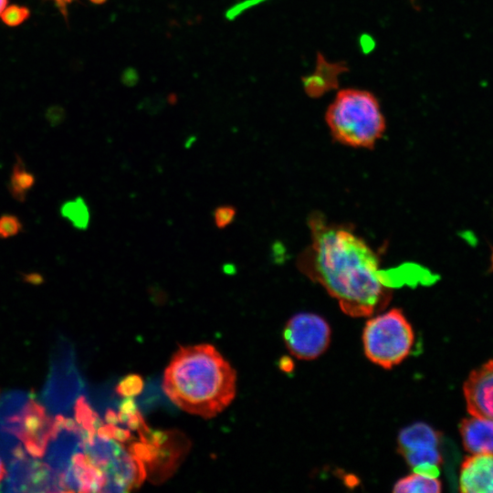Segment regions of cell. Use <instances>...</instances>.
<instances>
[{
  "label": "cell",
  "instance_id": "cell-1",
  "mask_svg": "<svg viewBox=\"0 0 493 493\" xmlns=\"http://www.w3.org/2000/svg\"><path fill=\"white\" fill-rule=\"evenodd\" d=\"M310 243L297 267L353 318L371 317L389 304L393 287L379 255L353 230L314 212L308 217Z\"/></svg>",
  "mask_w": 493,
  "mask_h": 493
},
{
  "label": "cell",
  "instance_id": "cell-2",
  "mask_svg": "<svg viewBox=\"0 0 493 493\" xmlns=\"http://www.w3.org/2000/svg\"><path fill=\"white\" fill-rule=\"evenodd\" d=\"M235 370L212 345L180 348L165 369L163 388L182 410L205 418L222 412L236 394Z\"/></svg>",
  "mask_w": 493,
  "mask_h": 493
},
{
  "label": "cell",
  "instance_id": "cell-3",
  "mask_svg": "<svg viewBox=\"0 0 493 493\" xmlns=\"http://www.w3.org/2000/svg\"><path fill=\"white\" fill-rule=\"evenodd\" d=\"M325 121L336 142L353 148L372 149L386 129L375 95L354 88L336 94L327 108Z\"/></svg>",
  "mask_w": 493,
  "mask_h": 493
},
{
  "label": "cell",
  "instance_id": "cell-4",
  "mask_svg": "<svg viewBox=\"0 0 493 493\" xmlns=\"http://www.w3.org/2000/svg\"><path fill=\"white\" fill-rule=\"evenodd\" d=\"M414 340L411 323L403 310L396 308L371 316L362 335L365 356L383 369H391L404 361Z\"/></svg>",
  "mask_w": 493,
  "mask_h": 493
},
{
  "label": "cell",
  "instance_id": "cell-5",
  "mask_svg": "<svg viewBox=\"0 0 493 493\" xmlns=\"http://www.w3.org/2000/svg\"><path fill=\"white\" fill-rule=\"evenodd\" d=\"M283 339L287 349L294 357L310 361L323 354L330 346L331 329L321 316L300 312L287 321Z\"/></svg>",
  "mask_w": 493,
  "mask_h": 493
},
{
  "label": "cell",
  "instance_id": "cell-6",
  "mask_svg": "<svg viewBox=\"0 0 493 493\" xmlns=\"http://www.w3.org/2000/svg\"><path fill=\"white\" fill-rule=\"evenodd\" d=\"M9 463L0 490L9 492L61 491L57 477L44 463L23 452Z\"/></svg>",
  "mask_w": 493,
  "mask_h": 493
},
{
  "label": "cell",
  "instance_id": "cell-7",
  "mask_svg": "<svg viewBox=\"0 0 493 493\" xmlns=\"http://www.w3.org/2000/svg\"><path fill=\"white\" fill-rule=\"evenodd\" d=\"M463 394L469 414L493 419V359L468 374Z\"/></svg>",
  "mask_w": 493,
  "mask_h": 493
},
{
  "label": "cell",
  "instance_id": "cell-8",
  "mask_svg": "<svg viewBox=\"0 0 493 493\" xmlns=\"http://www.w3.org/2000/svg\"><path fill=\"white\" fill-rule=\"evenodd\" d=\"M459 491L493 493V455L476 454L465 457L459 470Z\"/></svg>",
  "mask_w": 493,
  "mask_h": 493
},
{
  "label": "cell",
  "instance_id": "cell-9",
  "mask_svg": "<svg viewBox=\"0 0 493 493\" xmlns=\"http://www.w3.org/2000/svg\"><path fill=\"white\" fill-rule=\"evenodd\" d=\"M459 433L467 452L493 455V419L470 414L460 422Z\"/></svg>",
  "mask_w": 493,
  "mask_h": 493
},
{
  "label": "cell",
  "instance_id": "cell-10",
  "mask_svg": "<svg viewBox=\"0 0 493 493\" xmlns=\"http://www.w3.org/2000/svg\"><path fill=\"white\" fill-rule=\"evenodd\" d=\"M441 434L431 425L417 422L403 428L397 436V451L400 455L413 450L437 447Z\"/></svg>",
  "mask_w": 493,
  "mask_h": 493
},
{
  "label": "cell",
  "instance_id": "cell-11",
  "mask_svg": "<svg viewBox=\"0 0 493 493\" xmlns=\"http://www.w3.org/2000/svg\"><path fill=\"white\" fill-rule=\"evenodd\" d=\"M36 181L35 174L26 168L23 158L16 155L8 184V190L13 198L19 203L25 202Z\"/></svg>",
  "mask_w": 493,
  "mask_h": 493
},
{
  "label": "cell",
  "instance_id": "cell-12",
  "mask_svg": "<svg viewBox=\"0 0 493 493\" xmlns=\"http://www.w3.org/2000/svg\"><path fill=\"white\" fill-rule=\"evenodd\" d=\"M442 483L436 477L414 472L398 479L393 488L395 493H439Z\"/></svg>",
  "mask_w": 493,
  "mask_h": 493
},
{
  "label": "cell",
  "instance_id": "cell-13",
  "mask_svg": "<svg viewBox=\"0 0 493 493\" xmlns=\"http://www.w3.org/2000/svg\"><path fill=\"white\" fill-rule=\"evenodd\" d=\"M63 217L79 229H86L89 222V211L86 202L78 197L64 203L60 209Z\"/></svg>",
  "mask_w": 493,
  "mask_h": 493
},
{
  "label": "cell",
  "instance_id": "cell-14",
  "mask_svg": "<svg viewBox=\"0 0 493 493\" xmlns=\"http://www.w3.org/2000/svg\"><path fill=\"white\" fill-rule=\"evenodd\" d=\"M0 16L6 26H16L29 17L30 11L26 6L13 5L5 7Z\"/></svg>",
  "mask_w": 493,
  "mask_h": 493
},
{
  "label": "cell",
  "instance_id": "cell-15",
  "mask_svg": "<svg viewBox=\"0 0 493 493\" xmlns=\"http://www.w3.org/2000/svg\"><path fill=\"white\" fill-rule=\"evenodd\" d=\"M23 230L21 220L12 214L0 215V239H7L20 234Z\"/></svg>",
  "mask_w": 493,
  "mask_h": 493
},
{
  "label": "cell",
  "instance_id": "cell-16",
  "mask_svg": "<svg viewBox=\"0 0 493 493\" xmlns=\"http://www.w3.org/2000/svg\"><path fill=\"white\" fill-rule=\"evenodd\" d=\"M236 215V209L230 205H222L213 211V218L218 229H224L231 225Z\"/></svg>",
  "mask_w": 493,
  "mask_h": 493
},
{
  "label": "cell",
  "instance_id": "cell-17",
  "mask_svg": "<svg viewBox=\"0 0 493 493\" xmlns=\"http://www.w3.org/2000/svg\"><path fill=\"white\" fill-rule=\"evenodd\" d=\"M142 383L138 376H131L124 379L119 385V392L124 396H131L138 393Z\"/></svg>",
  "mask_w": 493,
  "mask_h": 493
},
{
  "label": "cell",
  "instance_id": "cell-18",
  "mask_svg": "<svg viewBox=\"0 0 493 493\" xmlns=\"http://www.w3.org/2000/svg\"><path fill=\"white\" fill-rule=\"evenodd\" d=\"M24 280L31 284H40L43 282V277L38 273H27L23 275Z\"/></svg>",
  "mask_w": 493,
  "mask_h": 493
},
{
  "label": "cell",
  "instance_id": "cell-19",
  "mask_svg": "<svg viewBox=\"0 0 493 493\" xmlns=\"http://www.w3.org/2000/svg\"><path fill=\"white\" fill-rule=\"evenodd\" d=\"M58 5V9L63 14L64 16H67V7L73 0H54Z\"/></svg>",
  "mask_w": 493,
  "mask_h": 493
},
{
  "label": "cell",
  "instance_id": "cell-20",
  "mask_svg": "<svg viewBox=\"0 0 493 493\" xmlns=\"http://www.w3.org/2000/svg\"><path fill=\"white\" fill-rule=\"evenodd\" d=\"M6 475V468L5 467V464L2 460V458L0 457V484L1 482L3 481V479L5 478Z\"/></svg>",
  "mask_w": 493,
  "mask_h": 493
},
{
  "label": "cell",
  "instance_id": "cell-21",
  "mask_svg": "<svg viewBox=\"0 0 493 493\" xmlns=\"http://www.w3.org/2000/svg\"><path fill=\"white\" fill-rule=\"evenodd\" d=\"M224 270L227 274H233L235 272V266L232 264L224 265Z\"/></svg>",
  "mask_w": 493,
  "mask_h": 493
},
{
  "label": "cell",
  "instance_id": "cell-22",
  "mask_svg": "<svg viewBox=\"0 0 493 493\" xmlns=\"http://www.w3.org/2000/svg\"><path fill=\"white\" fill-rule=\"evenodd\" d=\"M8 0H0V15L4 11V9L6 7Z\"/></svg>",
  "mask_w": 493,
  "mask_h": 493
},
{
  "label": "cell",
  "instance_id": "cell-23",
  "mask_svg": "<svg viewBox=\"0 0 493 493\" xmlns=\"http://www.w3.org/2000/svg\"><path fill=\"white\" fill-rule=\"evenodd\" d=\"M489 271L493 272V246H491Z\"/></svg>",
  "mask_w": 493,
  "mask_h": 493
},
{
  "label": "cell",
  "instance_id": "cell-24",
  "mask_svg": "<svg viewBox=\"0 0 493 493\" xmlns=\"http://www.w3.org/2000/svg\"><path fill=\"white\" fill-rule=\"evenodd\" d=\"M89 1L96 5H101L106 2V0H89Z\"/></svg>",
  "mask_w": 493,
  "mask_h": 493
}]
</instances>
